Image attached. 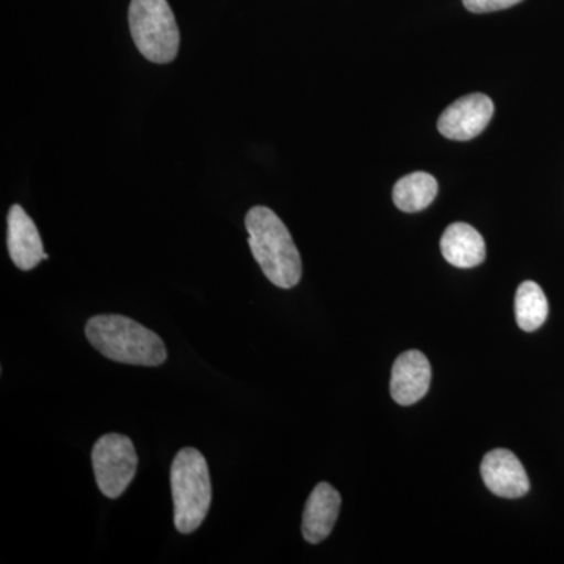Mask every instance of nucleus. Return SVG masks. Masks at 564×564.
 Segmentation results:
<instances>
[{
    "label": "nucleus",
    "mask_w": 564,
    "mask_h": 564,
    "mask_svg": "<svg viewBox=\"0 0 564 564\" xmlns=\"http://www.w3.org/2000/svg\"><path fill=\"white\" fill-rule=\"evenodd\" d=\"M248 243L267 280L292 289L302 280L303 263L288 226L269 207H252L245 218Z\"/></svg>",
    "instance_id": "nucleus-1"
},
{
    "label": "nucleus",
    "mask_w": 564,
    "mask_h": 564,
    "mask_svg": "<svg viewBox=\"0 0 564 564\" xmlns=\"http://www.w3.org/2000/svg\"><path fill=\"white\" fill-rule=\"evenodd\" d=\"M85 336L110 361L158 367L169 358L161 336L124 315H95L85 325Z\"/></svg>",
    "instance_id": "nucleus-2"
},
{
    "label": "nucleus",
    "mask_w": 564,
    "mask_h": 564,
    "mask_svg": "<svg viewBox=\"0 0 564 564\" xmlns=\"http://www.w3.org/2000/svg\"><path fill=\"white\" fill-rule=\"evenodd\" d=\"M172 494L177 532H195L209 513L212 502L209 466L202 452L193 447L177 452L172 464Z\"/></svg>",
    "instance_id": "nucleus-3"
},
{
    "label": "nucleus",
    "mask_w": 564,
    "mask_h": 564,
    "mask_svg": "<svg viewBox=\"0 0 564 564\" xmlns=\"http://www.w3.org/2000/svg\"><path fill=\"white\" fill-rule=\"evenodd\" d=\"M129 25L133 43L147 61L166 65L176 58L180 28L166 0H131Z\"/></svg>",
    "instance_id": "nucleus-4"
},
{
    "label": "nucleus",
    "mask_w": 564,
    "mask_h": 564,
    "mask_svg": "<svg viewBox=\"0 0 564 564\" xmlns=\"http://www.w3.org/2000/svg\"><path fill=\"white\" fill-rule=\"evenodd\" d=\"M91 463L99 491L109 499H118L135 477L139 456L131 437L110 433L96 441Z\"/></svg>",
    "instance_id": "nucleus-5"
},
{
    "label": "nucleus",
    "mask_w": 564,
    "mask_h": 564,
    "mask_svg": "<svg viewBox=\"0 0 564 564\" xmlns=\"http://www.w3.org/2000/svg\"><path fill=\"white\" fill-rule=\"evenodd\" d=\"M492 115L491 98L481 93H474L447 107L437 121V129L448 140H473L488 128Z\"/></svg>",
    "instance_id": "nucleus-6"
},
{
    "label": "nucleus",
    "mask_w": 564,
    "mask_h": 564,
    "mask_svg": "<svg viewBox=\"0 0 564 564\" xmlns=\"http://www.w3.org/2000/svg\"><path fill=\"white\" fill-rule=\"evenodd\" d=\"M486 488L503 499H519L530 489L529 475L518 456L507 448H496L481 462Z\"/></svg>",
    "instance_id": "nucleus-7"
},
{
    "label": "nucleus",
    "mask_w": 564,
    "mask_h": 564,
    "mask_svg": "<svg viewBox=\"0 0 564 564\" xmlns=\"http://www.w3.org/2000/svg\"><path fill=\"white\" fill-rule=\"evenodd\" d=\"M432 366L423 352L411 350L395 359L392 367L391 395L402 406L417 403L429 392Z\"/></svg>",
    "instance_id": "nucleus-8"
},
{
    "label": "nucleus",
    "mask_w": 564,
    "mask_h": 564,
    "mask_svg": "<svg viewBox=\"0 0 564 564\" xmlns=\"http://www.w3.org/2000/svg\"><path fill=\"white\" fill-rule=\"evenodd\" d=\"M9 251L11 261L20 270L35 269L41 261L50 256L44 252L39 228L20 204L11 206L9 212Z\"/></svg>",
    "instance_id": "nucleus-9"
},
{
    "label": "nucleus",
    "mask_w": 564,
    "mask_h": 564,
    "mask_svg": "<svg viewBox=\"0 0 564 564\" xmlns=\"http://www.w3.org/2000/svg\"><path fill=\"white\" fill-rule=\"evenodd\" d=\"M343 497L332 485L318 484L307 499L303 513L302 532L310 544L322 543L332 534L339 518Z\"/></svg>",
    "instance_id": "nucleus-10"
},
{
    "label": "nucleus",
    "mask_w": 564,
    "mask_h": 564,
    "mask_svg": "<svg viewBox=\"0 0 564 564\" xmlns=\"http://www.w3.org/2000/svg\"><path fill=\"white\" fill-rule=\"evenodd\" d=\"M441 251L445 261L458 269H473L486 259L484 237L467 223H454L445 229Z\"/></svg>",
    "instance_id": "nucleus-11"
},
{
    "label": "nucleus",
    "mask_w": 564,
    "mask_h": 564,
    "mask_svg": "<svg viewBox=\"0 0 564 564\" xmlns=\"http://www.w3.org/2000/svg\"><path fill=\"white\" fill-rule=\"evenodd\" d=\"M436 195L437 181L432 174L423 172L408 174L393 187V203L408 214L426 209Z\"/></svg>",
    "instance_id": "nucleus-12"
},
{
    "label": "nucleus",
    "mask_w": 564,
    "mask_h": 564,
    "mask_svg": "<svg viewBox=\"0 0 564 564\" xmlns=\"http://www.w3.org/2000/svg\"><path fill=\"white\" fill-rule=\"evenodd\" d=\"M516 322L525 333L536 332L549 315V303L543 289L533 281L519 285L514 299Z\"/></svg>",
    "instance_id": "nucleus-13"
},
{
    "label": "nucleus",
    "mask_w": 564,
    "mask_h": 564,
    "mask_svg": "<svg viewBox=\"0 0 564 564\" xmlns=\"http://www.w3.org/2000/svg\"><path fill=\"white\" fill-rule=\"evenodd\" d=\"M522 0H463L464 7L470 13H492V11H500L511 9L518 6Z\"/></svg>",
    "instance_id": "nucleus-14"
}]
</instances>
